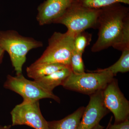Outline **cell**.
<instances>
[{
    "mask_svg": "<svg viewBox=\"0 0 129 129\" xmlns=\"http://www.w3.org/2000/svg\"><path fill=\"white\" fill-rule=\"evenodd\" d=\"M112 47L122 51L129 49V17L125 21L122 31L117 40Z\"/></svg>",
    "mask_w": 129,
    "mask_h": 129,
    "instance_id": "cell-16",
    "label": "cell"
},
{
    "mask_svg": "<svg viewBox=\"0 0 129 129\" xmlns=\"http://www.w3.org/2000/svg\"><path fill=\"white\" fill-rule=\"evenodd\" d=\"M85 108L80 107L62 119L48 122V129H78Z\"/></svg>",
    "mask_w": 129,
    "mask_h": 129,
    "instance_id": "cell-13",
    "label": "cell"
},
{
    "mask_svg": "<svg viewBox=\"0 0 129 129\" xmlns=\"http://www.w3.org/2000/svg\"><path fill=\"white\" fill-rule=\"evenodd\" d=\"M103 90L90 95L89 102L85 108L78 129H93L109 113L104 106Z\"/></svg>",
    "mask_w": 129,
    "mask_h": 129,
    "instance_id": "cell-9",
    "label": "cell"
},
{
    "mask_svg": "<svg viewBox=\"0 0 129 129\" xmlns=\"http://www.w3.org/2000/svg\"><path fill=\"white\" fill-rule=\"evenodd\" d=\"M43 45L41 42L24 37L15 30L0 31V46L9 54L16 75L22 74L28 52Z\"/></svg>",
    "mask_w": 129,
    "mask_h": 129,
    "instance_id": "cell-2",
    "label": "cell"
},
{
    "mask_svg": "<svg viewBox=\"0 0 129 129\" xmlns=\"http://www.w3.org/2000/svg\"><path fill=\"white\" fill-rule=\"evenodd\" d=\"M100 9H90L74 2L62 16L54 23L61 24L67 28V32L75 37L88 29L97 28Z\"/></svg>",
    "mask_w": 129,
    "mask_h": 129,
    "instance_id": "cell-3",
    "label": "cell"
},
{
    "mask_svg": "<svg viewBox=\"0 0 129 129\" xmlns=\"http://www.w3.org/2000/svg\"><path fill=\"white\" fill-rule=\"evenodd\" d=\"M104 126L101 125L100 124H98L95 127H94L92 129H104Z\"/></svg>",
    "mask_w": 129,
    "mask_h": 129,
    "instance_id": "cell-22",
    "label": "cell"
},
{
    "mask_svg": "<svg viewBox=\"0 0 129 129\" xmlns=\"http://www.w3.org/2000/svg\"><path fill=\"white\" fill-rule=\"evenodd\" d=\"M82 55L74 50L70 61V67L74 74H80L85 72V67Z\"/></svg>",
    "mask_w": 129,
    "mask_h": 129,
    "instance_id": "cell-18",
    "label": "cell"
},
{
    "mask_svg": "<svg viewBox=\"0 0 129 129\" xmlns=\"http://www.w3.org/2000/svg\"><path fill=\"white\" fill-rule=\"evenodd\" d=\"M67 67H70L62 64L35 62L27 68L26 73L29 78L35 80Z\"/></svg>",
    "mask_w": 129,
    "mask_h": 129,
    "instance_id": "cell-12",
    "label": "cell"
},
{
    "mask_svg": "<svg viewBox=\"0 0 129 129\" xmlns=\"http://www.w3.org/2000/svg\"><path fill=\"white\" fill-rule=\"evenodd\" d=\"M112 118L110 120V123L106 129H129V120L127 119L124 122L118 123H114V124H111Z\"/></svg>",
    "mask_w": 129,
    "mask_h": 129,
    "instance_id": "cell-19",
    "label": "cell"
},
{
    "mask_svg": "<svg viewBox=\"0 0 129 129\" xmlns=\"http://www.w3.org/2000/svg\"><path fill=\"white\" fill-rule=\"evenodd\" d=\"M11 125H5V126H2L0 125V129H11Z\"/></svg>",
    "mask_w": 129,
    "mask_h": 129,
    "instance_id": "cell-21",
    "label": "cell"
},
{
    "mask_svg": "<svg viewBox=\"0 0 129 129\" xmlns=\"http://www.w3.org/2000/svg\"><path fill=\"white\" fill-rule=\"evenodd\" d=\"M104 106L112 112L115 123L129 119V102L120 90L118 81L114 78L103 90Z\"/></svg>",
    "mask_w": 129,
    "mask_h": 129,
    "instance_id": "cell-8",
    "label": "cell"
},
{
    "mask_svg": "<svg viewBox=\"0 0 129 129\" xmlns=\"http://www.w3.org/2000/svg\"><path fill=\"white\" fill-rule=\"evenodd\" d=\"M75 37L67 32H54L48 40V46L35 62L62 64L70 67Z\"/></svg>",
    "mask_w": 129,
    "mask_h": 129,
    "instance_id": "cell-4",
    "label": "cell"
},
{
    "mask_svg": "<svg viewBox=\"0 0 129 129\" xmlns=\"http://www.w3.org/2000/svg\"><path fill=\"white\" fill-rule=\"evenodd\" d=\"M4 87L20 95L23 98V101H36L50 98L60 102L59 98L53 92L45 89L35 81L25 78L22 74L15 76L8 75Z\"/></svg>",
    "mask_w": 129,
    "mask_h": 129,
    "instance_id": "cell-6",
    "label": "cell"
},
{
    "mask_svg": "<svg viewBox=\"0 0 129 129\" xmlns=\"http://www.w3.org/2000/svg\"><path fill=\"white\" fill-rule=\"evenodd\" d=\"M96 72H108L114 76L119 73H125L129 71V49L122 51V54L119 59L111 67L104 69H98Z\"/></svg>",
    "mask_w": 129,
    "mask_h": 129,
    "instance_id": "cell-14",
    "label": "cell"
},
{
    "mask_svg": "<svg viewBox=\"0 0 129 129\" xmlns=\"http://www.w3.org/2000/svg\"><path fill=\"white\" fill-rule=\"evenodd\" d=\"M74 2L90 9H100L115 3L129 4V0H74Z\"/></svg>",
    "mask_w": 129,
    "mask_h": 129,
    "instance_id": "cell-15",
    "label": "cell"
},
{
    "mask_svg": "<svg viewBox=\"0 0 129 129\" xmlns=\"http://www.w3.org/2000/svg\"><path fill=\"white\" fill-rule=\"evenodd\" d=\"M129 17V9L115 3L100 9L96 28L98 38L91 47L92 52L101 51L112 46L120 35L125 21Z\"/></svg>",
    "mask_w": 129,
    "mask_h": 129,
    "instance_id": "cell-1",
    "label": "cell"
},
{
    "mask_svg": "<svg viewBox=\"0 0 129 129\" xmlns=\"http://www.w3.org/2000/svg\"><path fill=\"white\" fill-rule=\"evenodd\" d=\"M91 37V34L85 31L77 35L74 40V50L83 54L86 47L89 45Z\"/></svg>",
    "mask_w": 129,
    "mask_h": 129,
    "instance_id": "cell-17",
    "label": "cell"
},
{
    "mask_svg": "<svg viewBox=\"0 0 129 129\" xmlns=\"http://www.w3.org/2000/svg\"><path fill=\"white\" fill-rule=\"evenodd\" d=\"M11 114L12 126L26 125L35 129H48V121L42 114L39 101H23L14 107Z\"/></svg>",
    "mask_w": 129,
    "mask_h": 129,
    "instance_id": "cell-7",
    "label": "cell"
},
{
    "mask_svg": "<svg viewBox=\"0 0 129 129\" xmlns=\"http://www.w3.org/2000/svg\"><path fill=\"white\" fill-rule=\"evenodd\" d=\"M5 52V51L0 46V64L2 62L3 58Z\"/></svg>",
    "mask_w": 129,
    "mask_h": 129,
    "instance_id": "cell-20",
    "label": "cell"
},
{
    "mask_svg": "<svg viewBox=\"0 0 129 129\" xmlns=\"http://www.w3.org/2000/svg\"><path fill=\"white\" fill-rule=\"evenodd\" d=\"M114 77L108 72L93 71L80 74L72 72L62 86L67 89L90 96L103 90Z\"/></svg>",
    "mask_w": 129,
    "mask_h": 129,
    "instance_id": "cell-5",
    "label": "cell"
},
{
    "mask_svg": "<svg viewBox=\"0 0 129 129\" xmlns=\"http://www.w3.org/2000/svg\"><path fill=\"white\" fill-rule=\"evenodd\" d=\"M72 73L71 68L67 67L34 81L45 89L53 92V90L56 87L62 85Z\"/></svg>",
    "mask_w": 129,
    "mask_h": 129,
    "instance_id": "cell-11",
    "label": "cell"
},
{
    "mask_svg": "<svg viewBox=\"0 0 129 129\" xmlns=\"http://www.w3.org/2000/svg\"><path fill=\"white\" fill-rule=\"evenodd\" d=\"M74 0H46L37 8L36 19L44 25L54 23L71 6Z\"/></svg>",
    "mask_w": 129,
    "mask_h": 129,
    "instance_id": "cell-10",
    "label": "cell"
}]
</instances>
